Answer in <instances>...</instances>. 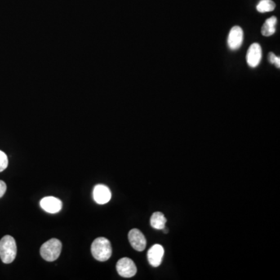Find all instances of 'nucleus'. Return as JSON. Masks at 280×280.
<instances>
[{
  "mask_svg": "<svg viewBox=\"0 0 280 280\" xmlns=\"http://www.w3.org/2000/svg\"><path fill=\"white\" fill-rule=\"evenodd\" d=\"M91 253L96 260L105 262L112 255V247L109 240L105 237H98L91 245Z\"/></svg>",
  "mask_w": 280,
  "mask_h": 280,
  "instance_id": "obj_2",
  "label": "nucleus"
},
{
  "mask_svg": "<svg viewBox=\"0 0 280 280\" xmlns=\"http://www.w3.org/2000/svg\"><path fill=\"white\" fill-rule=\"evenodd\" d=\"M244 32L243 30L238 26H234L231 30L228 36V47L232 51H236L241 48L243 43Z\"/></svg>",
  "mask_w": 280,
  "mask_h": 280,
  "instance_id": "obj_5",
  "label": "nucleus"
},
{
  "mask_svg": "<svg viewBox=\"0 0 280 280\" xmlns=\"http://www.w3.org/2000/svg\"><path fill=\"white\" fill-rule=\"evenodd\" d=\"M276 24H277V19H276V16L268 18V20L264 22L263 28H262L263 35L269 37V36L274 34L276 31Z\"/></svg>",
  "mask_w": 280,
  "mask_h": 280,
  "instance_id": "obj_11",
  "label": "nucleus"
},
{
  "mask_svg": "<svg viewBox=\"0 0 280 280\" xmlns=\"http://www.w3.org/2000/svg\"><path fill=\"white\" fill-rule=\"evenodd\" d=\"M162 230L164 231V232H165V233H168V228H166V227H165Z\"/></svg>",
  "mask_w": 280,
  "mask_h": 280,
  "instance_id": "obj_18",
  "label": "nucleus"
},
{
  "mask_svg": "<svg viewBox=\"0 0 280 280\" xmlns=\"http://www.w3.org/2000/svg\"><path fill=\"white\" fill-rule=\"evenodd\" d=\"M40 206L49 214H57L62 210L63 202L61 200L55 197L48 196L41 200Z\"/></svg>",
  "mask_w": 280,
  "mask_h": 280,
  "instance_id": "obj_7",
  "label": "nucleus"
},
{
  "mask_svg": "<svg viewBox=\"0 0 280 280\" xmlns=\"http://www.w3.org/2000/svg\"><path fill=\"white\" fill-rule=\"evenodd\" d=\"M164 255H165V249L162 245H153L147 253V258L149 264L153 267L160 266L162 263Z\"/></svg>",
  "mask_w": 280,
  "mask_h": 280,
  "instance_id": "obj_8",
  "label": "nucleus"
},
{
  "mask_svg": "<svg viewBox=\"0 0 280 280\" xmlns=\"http://www.w3.org/2000/svg\"><path fill=\"white\" fill-rule=\"evenodd\" d=\"M166 217L161 212H156L151 215L150 224L154 229L162 230L166 225Z\"/></svg>",
  "mask_w": 280,
  "mask_h": 280,
  "instance_id": "obj_12",
  "label": "nucleus"
},
{
  "mask_svg": "<svg viewBox=\"0 0 280 280\" xmlns=\"http://www.w3.org/2000/svg\"><path fill=\"white\" fill-rule=\"evenodd\" d=\"M94 199L100 205L108 203L112 198V193L109 188L104 184H98L94 188Z\"/></svg>",
  "mask_w": 280,
  "mask_h": 280,
  "instance_id": "obj_10",
  "label": "nucleus"
},
{
  "mask_svg": "<svg viewBox=\"0 0 280 280\" xmlns=\"http://www.w3.org/2000/svg\"><path fill=\"white\" fill-rule=\"evenodd\" d=\"M257 10L261 14L272 12L276 8V4L272 0H261L257 5Z\"/></svg>",
  "mask_w": 280,
  "mask_h": 280,
  "instance_id": "obj_13",
  "label": "nucleus"
},
{
  "mask_svg": "<svg viewBox=\"0 0 280 280\" xmlns=\"http://www.w3.org/2000/svg\"><path fill=\"white\" fill-rule=\"evenodd\" d=\"M6 184L3 181L0 180V198H2V196H4L6 192Z\"/></svg>",
  "mask_w": 280,
  "mask_h": 280,
  "instance_id": "obj_15",
  "label": "nucleus"
},
{
  "mask_svg": "<svg viewBox=\"0 0 280 280\" xmlns=\"http://www.w3.org/2000/svg\"><path fill=\"white\" fill-rule=\"evenodd\" d=\"M263 55V51L260 45L254 43L250 46L247 53V62L249 66L255 68L260 63Z\"/></svg>",
  "mask_w": 280,
  "mask_h": 280,
  "instance_id": "obj_9",
  "label": "nucleus"
},
{
  "mask_svg": "<svg viewBox=\"0 0 280 280\" xmlns=\"http://www.w3.org/2000/svg\"><path fill=\"white\" fill-rule=\"evenodd\" d=\"M116 268L118 274L124 278L133 277L137 272V268L135 266V263L130 258H122L120 259L116 264Z\"/></svg>",
  "mask_w": 280,
  "mask_h": 280,
  "instance_id": "obj_4",
  "label": "nucleus"
},
{
  "mask_svg": "<svg viewBox=\"0 0 280 280\" xmlns=\"http://www.w3.org/2000/svg\"><path fill=\"white\" fill-rule=\"evenodd\" d=\"M276 58H277V56L275 55L274 53L270 52L268 54V61H269V63H272V64H274L276 60Z\"/></svg>",
  "mask_w": 280,
  "mask_h": 280,
  "instance_id": "obj_16",
  "label": "nucleus"
},
{
  "mask_svg": "<svg viewBox=\"0 0 280 280\" xmlns=\"http://www.w3.org/2000/svg\"><path fill=\"white\" fill-rule=\"evenodd\" d=\"M129 241L135 251H143L147 246V239L139 230L132 229L129 233Z\"/></svg>",
  "mask_w": 280,
  "mask_h": 280,
  "instance_id": "obj_6",
  "label": "nucleus"
},
{
  "mask_svg": "<svg viewBox=\"0 0 280 280\" xmlns=\"http://www.w3.org/2000/svg\"><path fill=\"white\" fill-rule=\"evenodd\" d=\"M274 64H275V65H276V66L277 67V68H278V69H280V57L276 58V62H275Z\"/></svg>",
  "mask_w": 280,
  "mask_h": 280,
  "instance_id": "obj_17",
  "label": "nucleus"
},
{
  "mask_svg": "<svg viewBox=\"0 0 280 280\" xmlns=\"http://www.w3.org/2000/svg\"><path fill=\"white\" fill-rule=\"evenodd\" d=\"M16 241L12 236L6 235L0 240V259L5 264H10L16 259Z\"/></svg>",
  "mask_w": 280,
  "mask_h": 280,
  "instance_id": "obj_1",
  "label": "nucleus"
},
{
  "mask_svg": "<svg viewBox=\"0 0 280 280\" xmlns=\"http://www.w3.org/2000/svg\"><path fill=\"white\" fill-rule=\"evenodd\" d=\"M8 157L6 153L0 150V172L6 170V167L8 166Z\"/></svg>",
  "mask_w": 280,
  "mask_h": 280,
  "instance_id": "obj_14",
  "label": "nucleus"
},
{
  "mask_svg": "<svg viewBox=\"0 0 280 280\" xmlns=\"http://www.w3.org/2000/svg\"><path fill=\"white\" fill-rule=\"evenodd\" d=\"M61 241L56 238H51L46 241L40 249L41 255L47 262H54L59 258L62 251Z\"/></svg>",
  "mask_w": 280,
  "mask_h": 280,
  "instance_id": "obj_3",
  "label": "nucleus"
}]
</instances>
